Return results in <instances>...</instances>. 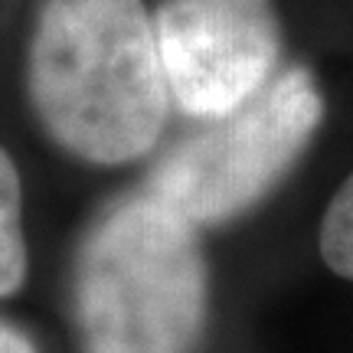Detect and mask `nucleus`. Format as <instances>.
I'll return each instance as SVG.
<instances>
[{"instance_id":"1","label":"nucleus","mask_w":353,"mask_h":353,"mask_svg":"<svg viewBox=\"0 0 353 353\" xmlns=\"http://www.w3.org/2000/svg\"><path fill=\"white\" fill-rule=\"evenodd\" d=\"M23 92L52 148L92 167L134 164L161 144L170 92L144 0H39Z\"/></svg>"},{"instance_id":"3","label":"nucleus","mask_w":353,"mask_h":353,"mask_svg":"<svg viewBox=\"0 0 353 353\" xmlns=\"http://www.w3.org/2000/svg\"><path fill=\"white\" fill-rule=\"evenodd\" d=\"M324 121V95L307 65H281L252 99L200 121L141 180V193L193 226H223L294 170Z\"/></svg>"},{"instance_id":"2","label":"nucleus","mask_w":353,"mask_h":353,"mask_svg":"<svg viewBox=\"0 0 353 353\" xmlns=\"http://www.w3.org/2000/svg\"><path fill=\"white\" fill-rule=\"evenodd\" d=\"M79 353H200L210 262L200 226L128 193L82 232L69 278Z\"/></svg>"},{"instance_id":"4","label":"nucleus","mask_w":353,"mask_h":353,"mask_svg":"<svg viewBox=\"0 0 353 353\" xmlns=\"http://www.w3.org/2000/svg\"><path fill=\"white\" fill-rule=\"evenodd\" d=\"M151 20L170 105L193 121L232 112L281 69L275 0H161Z\"/></svg>"},{"instance_id":"5","label":"nucleus","mask_w":353,"mask_h":353,"mask_svg":"<svg viewBox=\"0 0 353 353\" xmlns=\"http://www.w3.org/2000/svg\"><path fill=\"white\" fill-rule=\"evenodd\" d=\"M30 249L23 229V180L17 161L0 144V298H10L26 285Z\"/></svg>"},{"instance_id":"7","label":"nucleus","mask_w":353,"mask_h":353,"mask_svg":"<svg viewBox=\"0 0 353 353\" xmlns=\"http://www.w3.org/2000/svg\"><path fill=\"white\" fill-rule=\"evenodd\" d=\"M0 353H39V350L33 343V337L20 324L0 317Z\"/></svg>"},{"instance_id":"6","label":"nucleus","mask_w":353,"mask_h":353,"mask_svg":"<svg viewBox=\"0 0 353 353\" xmlns=\"http://www.w3.org/2000/svg\"><path fill=\"white\" fill-rule=\"evenodd\" d=\"M317 245H321V259L330 272L353 281V170L324 210Z\"/></svg>"}]
</instances>
